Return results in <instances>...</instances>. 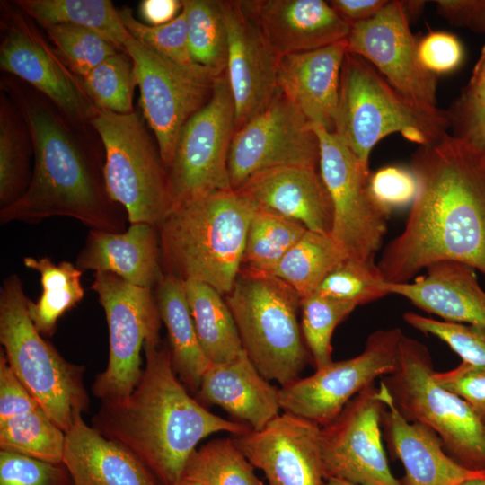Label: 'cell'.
I'll use <instances>...</instances> for the list:
<instances>
[{"instance_id":"obj_1","label":"cell","mask_w":485,"mask_h":485,"mask_svg":"<svg viewBox=\"0 0 485 485\" xmlns=\"http://www.w3.org/2000/svg\"><path fill=\"white\" fill-rule=\"evenodd\" d=\"M410 171L417 193L402 232L376 264L387 283H407L445 260L485 275V154L449 134L420 146Z\"/></svg>"},{"instance_id":"obj_2","label":"cell","mask_w":485,"mask_h":485,"mask_svg":"<svg viewBox=\"0 0 485 485\" xmlns=\"http://www.w3.org/2000/svg\"><path fill=\"white\" fill-rule=\"evenodd\" d=\"M142 376L126 398L102 401L92 427L133 453L161 485H175L190 454L207 436L252 428L210 412L191 397L173 370L169 348L146 342Z\"/></svg>"},{"instance_id":"obj_3","label":"cell","mask_w":485,"mask_h":485,"mask_svg":"<svg viewBox=\"0 0 485 485\" xmlns=\"http://www.w3.org/2000/svg\"><path fill=\"white\" fill-rule=\"evenodd\" d=\"M22 110L34 151V167L24 194L0 209L1 224H36L66 216L90 229L126 231L127 213L109 197L103 168L85 154L65 122L36 101L23 100Z\"/></svg>"},{"instance_id":"obj_4","label":"cell","mask_w":485,"mask_h":485,"mask_svg":"<svg viewBox=\"0 0 485 485\" xmlns=\"http://www.w3.org/2000/svg\"><path fill=\"white\" fill-rule=\"evenodd\" d=\"M255 208L234 190L175 206L158 226L163 273L204 282L221 295L230 293L242 266Z\"/></svg>"},{"instance_id":"obj_5","label":"cell","mask_w":485,"mask_h":485,"mask_svg":"<svg viewBox=\"0 0 485 485\" xmlns=\"http://www.w3.org/2000/svg\"><path fill=\"white\" fill-rule=\"evenodd\" d=\"M449 127L447 110L417 105L366 60L346 53L333 132L365 168L369 169L371 151L386 136L400 133L423 146L437 141Z\"/></svg>"},{"instance_id":"obj_6","label":"cell","mask_w":485,"mask_h":485,"mask_svg":"<svg viewBox=\"0 0 485 485\" xmlns=\"http://www.w3.org/2000/svg\"><path fill=\"white\" fill-rule=\"evenodd\" d=\"M242 348L258 371L280 387L312 360L298 322L301 297L282 279L242 268L225 296Z\"/></svg>"},{"instance_id":"obj_7","label":"cell","mask_w":485,"mask_h":485,"mask_svg":"<svg viewBox=\"0 0 485 485\" xmlns=\"http://www.w3.org/2000/svg\"><path fill=\"white\" fill-rule=\"evenodd\" d=\"M20 278L6 277L0 288V343L13 372L64 432L76 414L87 412L85 367L67 361L37 331Z\"/></svg>"},{"instance_id":"obj_8","label":"cell","mask_w":485,"mask_h":485,"mask_svg":"<svg viewBox=\"0 0 485 485\" xmlns=\"http://www.w3.org/2000/svg\"><path fill=\"white\" fill-rule=\"evenodd\" d=\"M434 372L428 348L402 334L397 369L382 382L408 421L431 428L462 466L485 472V424L463 400L436 383Z\"/></svg>"},{"instance_id":"obj_9","label":"cell","mask_w":485,"mask_h":485,"mask_svg":"<svg viewBox=\"0 0 485 485\" xmlns=\"http://www.w3.org/2000/svg\"><path fill=\"white\" fill-rule=\"evenodd\" d=\"M91 124L105 151L103 176L109 197L125 209L130 224L159 226L173 202L167 170L143 119L137 111L99 110Z\"/></svg>"},{"instance_id":"obj_10","label":"cell","mask_w":485,"mask_h":485,"mask_svg":"<svg viewBox=\"0 0 485 485\" xmlns=\"http://www.w3.org/2000/svg\"><path fill=\"white\" fill-rule=\"evenodd\" d=\"M91 289L97 295L109 331L107 366L92 385L102 401L128 397L143 373L141 351L160 342L161 317L152 288L126 282L110 272H95Z\"/></svg>"},{"instance_id":"obj_11","label":"cell","mask_w":485,"mask_h":485,"mask_svg":"<svg viewBox=\"0 0 485 485\" xmlns=\"http://www.w3.org/2000/svg\"><path fill=\"white\" fill-rule=\"evenodd\" d=\"M235 109L225 72L216 77L208 101L183 126L168 172L173 207L216 191L233 190L229 150Z\"/></svg>"},{"instance_id":"obj_12","label":"cell","mask_w":485,"mask_h":485,"mask_svg":"<svg viewBox=\"0 0 485 485\" xmlns=\"http://www.w3.org/2000/svg\"><path fill=\"white\" fill-rule=\"evenodd\" d=\"M124 48L133 62L143 115L168 170L183 126L208 101L220 75L197 64L185 66L167 59L129 33Z\"/></svg>"},{"instance_id":"obj_13","label":"cell","mask_w":485,"mask_h":485,"mask_svg":"<svg viewBox=\"0 0 485 485\" xmlns=\"http://www.w3.org/2000/svg\"><path fill=\"white\" fill-rule=\"evenodd\" d=\"M312 128L319 141L320 174L333 206L331 236L348 258L374 262L386 232L388 216L370 196L369 169L334 132L315 124Z\"/></svg>"},{"instance_id":"obj_14","label":"cell","mask_w":485,"mask_h":485,"mask_svg":"<svg viewBox=\"0 0 485 485\" xmlns=\"http://www.w3.org/2000/svg\"><path fill=\"white\" fill-rule=\"evenodd\" d=\"M399 328L381 329L366 340L359 355L331 362L307 377L279 387L281 410L323 427L341 412L357 394L376 378L392 374L398 366Z\"/></svg>"},{"instance_id":"obj_15","label":"cell","mask_w":485,"mask_h":485,"mask_svg":"<svg viewBox=\"0 0 485 485\" xmlns=\"http://www.w3.org/2000/svg\"><path fill=\"white\" fill-rule=\"evenodd\" d=\"M319 141L311 122L282 93L234 132L228 170L233 190L253 174L274 167L303 165L317 168Z\"/></svg>"},{"instance_id":"obj_16","label":"cell","mask_w":485,"mask_h":485,"mask_svg":"<svg viewBox=\"0 0 485 485\" xmlns=\"http://www.w3.org/2000/svg\"><path fill=\"white\" fill-rule=\"evenodd\" d=\"M384 403L379 387L370 385L321 427L324 480L357 485H404L392 473L382 444L381 416Z\"/></svg>"},{"instance_id":"obj_17","label":"cell","mask_w":485,"mask_h":485,"mask_svg":"<svg viewBox=\"0 0 485 485\" xmlns=\"http://www.w3.org/2000/svg\"><path fill=\"white\" fill-rule=\"evenodd\" d=\"M347 43L348 52L370 63L408 100L437 108V76L419 61L404 1H389L372 18L352 24Z\"/></svg>"},{"instance_id":"obj_18","label":"cell","mask_w":485,"mask_h":485,"mask_svg":"<svg viewBox=\"0 0 485 485\" xmlns=\"http://www.w3.org/2000/svg\"><path fill=\"white\" fill-rule=\"evenodd\" d=\"M228 40L225 75L235 109V131L272 101L280 57L264 37L246 1H220Z\"/></svg>"},{"instance_id":"obj_19","label":"cell","mask_w":485,"mask_h":485,"mask_svg":"<svg viewBox=\"0 0 485 485\" xmlns=\"http://www.w3.org/2000/svg\"><path fill=\"white\" fill-rule=\"evenodd\" d=\"M268 485H322L321 427L284 412L260 430L232 436Z\"/></svg>"},{"instance_id":"obj_20","label":"cell","mask_w":485,"mask_h":485,"mask_svg":"<svg viewBox=\"0 0 485 485\" xmlns=\"http://www.w3.org/2000/svg\"><path fill=\"white\" fill-rule=\"evenodd\" d=\"M0 48V67L44 93L68 117L91 120L99 109L82 80L66 68L47 42L21 16L14 17Z\"/></svg>"},{"instance_id":"obj_21","label":"cell","mask_w":485,"mask_h":485,"mask_svg":"<svg viewBox=\"0 0 485 485\" xmlns=\"http://www.w3.org/2000/svg\"><path fill=\"white\" fill-rule=\"evenodd\" d=\"M234 190L256 207L296 220L307 230L331 235L333 206L317 168L285 165L267 169Z\"/></svg>"},{"instance_id":"obj_22","label":"cell","mask_w":485,"mask_h":485,"mask_svg":"<svg viewBox=\"0 0 485 485\" xmlns=\"http://www.w3.org/2000/svg\"><path fill=\"white\" fill-rule=\"evenodd\" d=\"M246 4L279 57L347 40L351 30V25L323 0H260Z\"/></svg>"},{"instance_id":"obj_23","label":"cell","mask_w":485,"mask_h":485,"mask_svg":"<svg viewBox=\"0 0 485 485\" xmlns=\"http://www.w3.org/2000/svg\"><path fill=\"white\" fill-rule=\"evenodd\" d=\"M379 391L384 403L381 427L392 456L405 468L404 485H459L471 478L485 477V472L469 470L454 460L431 428L408 421L382 381Z\"/></svg>"},{"instance_id":"obj_24","label":"cell","mask_w":485,"mask_h":485,"mask_svg":"<svg viewBox=\"0 0 485 485\" xmlns=\"http://www.w3.org/2000/svg\"><path fill=\"white\" fill-rule=\"evenodd\" d=\"M347 40L280 57L278 89L315 125L334 130Z\"/></svg>"},{"instance_id":"obj_25","label":"cell","mask_w":485,"mask_h":485,"mask_svg":"<svg viewBox=\"0 0 485 485\" xmlns=\"http://www.w3.org/2000/svg\"><path fill=\"white\" fill-rule=\"evenodd\" d=\"M75 266L82 272H110L153 289L164 274L158 226L134 223L121 233L90 229Z\"/></svg>"},{"instance_id":"obj_26","label":"cell","mask_w":485,"mask_h":485,"mask_svg":"<svg viewBox=\"0 0 485 485\" xmlns=\"http://www.w3.org/2000/svg\"><path fill=\"white\" fill-rule=\"evenodd\" d=\"M278 391L242 350L230 361L211 364L195 398L204 406H219L252 430H260L279 415Z\"/></svg>"},{"instance_id":"obj_27","label":"cell","mask_w":485,"mask_h":485,"mask_svg":"<svg viewBox=\"0 0 485 485\" xmlns=\"http://www.w3.org/2000/svg\"><path fill=\"white\" fill-rule=\"evenodd\" d=\"M386 289L445 322L485 330V292L475 269L467 264L439 261L428 266L427 274L413 282L386 283Z\"/></svg>"},{"instance_id":"obj_28","label":"cell","mask_w":485,"mask_h":485,"mask_svg":"<svg viewBox=\"0 0 485 485\" xmlns=\"http://www.w3.org/2000/svg\"><path fill=\"white\" fill-rule=\"evenodd\" d=\"M63 463L74 485H161L133 453L87 425L81 413L66 433Z\"/></svg>"},{"instance_id":"obj_29","label":"cell","mask_w":485,"mask_h":485,"mask_svg":"<svg viewBox=\"0 0 485 485\" xmlns=\"http://www.w3.org/2000/svg\"><path fill=\"white\" fill-rule=\"evenodd\" d=\"M154 289L160 317L167 331L173 370L184 386L196 394L211 363L200 346L183 281L163 274Z\"/></svg>"},{"instance_id":"obj_30","label":"cell","mask_w":485,"mask_h":485,"mask_svg":"<svg viewBox=\"0 0 485 485\" xmlns=\"http://www.w3.org/2000/svg\"><path fill=\"white\" fill-rule=\"evenodd\" d=\"M202 350L211 364L230 361L242 350L233 314L217 290L198 280L183 281Z\"/></svg>"},{"instance_id":"obj_31","label":"cell","mask_w":485,"mask_h":485,"mask_svg":"<svg viewBox=\"0 0 485 485\" xmlns=\"http://www.w3.org/2000/svg\"><path fill=\"white\" fill-rule=\"evenodd\" d=\"M23 264L39 272L42 286L38 300L28 301L30 318L42 336H52L58 319L75 307L84 296L81 282L83 272L70 261L55 263L48 257H25Z\"/></svg>"},{"instance_id":"obj_32","label":"cell","mask_w":485,"mask_h":485,"mask_svg":"<svg viewBox=\"0 0 485 485\" xmlns=\"http://www.w3.org/2000/svg\"><path fill=\"white\" fill-rule=\"evenodd\" d=\"M16 5L44 29L67 23L88 28L125 52L128 31L110 0H18Z\"/></svg>"},{"instance_id":"obj_33","label":"cell","mask_w":485,"mask_h":485,"mask_svg":"<svg viewBox=\"0 0 485 485\" xmlns=\"http://www.w3.org/2000/svg\"><path fill=\"white\" fill-rule=\"evenodd\" d=\"M347 258L330 234L307 230L270 274L288 284L302 299L313 294Z\"/></svg>"},{"instance_id":"obj_34","label":"cell","mask_w":485,"mask_h":485,"mask_svg":"<svg viewBox=\"0 0 485 485\" xmlns=\"http://www.w3.org/2000/svg\"><path fill=\"white\" fill-rule=\"evenodd\" d=\"M306 231L296 220L256 207L248 226L242 265L270 274Z\"/></svg>"},{"instance_id":"obj_35","label":"cell","mask_w":485,"mask_h":485,"mask_svg":"<svg viewBox=\"0 0 485 485\" xmlns=\"http://www.w3.org/2000/svg\"><path fill=\"white\" fill-rule=\"evenodd\" d=\"M182 477L201 485H265L232 436L212 439L196 449Z\"/></svg>"},{"instance_id":"obj_36","label":"cell","mask_w":485,"mask_h":485,"mask_svg":"<svg viewBox=\"0 0 485 485\" xmlns=\"http://www.w3.org/2000/svg\"><path fill=\"white\" fill-rule=\"evenodd\" d=\"M64 432L41 409L0 422V449L51 463H62Z\"/></svg>"},{"instance_id":"obj_37","label":"cell","mask_w":485,"mask_h":485,"mask_svg":"<svg viewBox=\"0 0 485 485\" xmlns=\"http://www.w3.org/2000/svg\"><path fill=\"white\" fill-rule=\"evenodd\" d=\"M182 2L192 62L222 75L227 66L228 40L220 1Z\"/></svg>"},{"instance_id":"obj_38","label":"cell","mask_w":485,"mask_h":485,"mask_svg":"<svg viewBox=\"0 0 485 485\" xmlns=\"http://www.w3.org/2000/svg\"><path fill=\"white\" fill-rule=\"evenodd\" d=\"M29 143L25 132L7 101L0 110V207L13 204L26 191L30 172Z\"/></svg>"},{"instance_id":"obj_39","label":"cell","mask_w":485,"mask_h":485,"mask_svg":"<svg viewBox=\"0 0 485 485\" xmlns=\"http://www.w3.org/2000/svg\"><path fill=\"white\" fill-rule=\"evenodd\" d=\"M81 80L87 95L99 110L117 114L134 111L137 82L133 62L126 52L109 57Z\"/></svg>"},{"instance_id":"obj_40","label":"cell","mask_w":485,"mask_h":485,"mask_svg":"<svg viewBox=\"0 0 485 485\" xmlns=\"http://www.w3.org/2000/svg\"><path fill=\"white\" fill-rule=\"evenodd\" d=\"M356 307L317 293L301 299V331L315 370L332 362V333Z\"/></svg>"},{"instance_id":"obj_41","label":"cell","mask_w":485,"mask_h":485,"mask_svg":"<svg viewBox=\"0 0 485 485\" xmlns=\"http://www.w3.org/2000/svg\"><path fill=\"white\" fill-rule=\"evenodd\" d=\"M386 283L374 262L347 258L314 293L357 306L389 295Z\"/></svg>"},{"instance_id":"obj_42","label":"cell","mask_w":485,"mask_h":485,"mask_svg":"<svg viewBox=\"0 0 485 485\" xmlns=\"http://www.w3.org/2000/svg\"><path fill=\"white\" fill-rule=\"evenodd\" d=\"M45 30L73 73L80 79L106 58L120 51L110 40L85 27L61 23Z\"/></svg>"},{"instance_id":"obj_43","label":"cell","mask_w":485,"mask_h":485,"mask_svg":"<svg viewBox=\"0 0 485 485\" xmlns=\"http://www.w3.org/2000/svg\"><path fill=\"white\" fill-rule=\"evenodd\" d=\"M119 13L128 33L146 48L177 64H194L189 52L187 21L183 8L173 20L162 25H148L139 22L128 7L119 9Z\"/></svg>"},{"instance_id":"obj_44","label":"cell","mask_w":485,"mask_h":485,"mask_svg":"<svg viewBox=\"0 0 485 485\" xmlns=\"http://www.w3.org/2000/svg\"><path fill=\"white\" fill-rule=\"evenodd\" d=\"M404 321L414 329L431 334L454 351L462 361L485 366V330L469 324L438 321L412 312L403 314Z\"/></svg>"},{"instance_id":"obj_45","label":"cell","mask_w":485,"mask_h":485,"mask_svg":"<svg viewBox=\"0 0 485 485\" xmlns=\"http://www.w3.org/2000/svg\"><path fill=\"white\" fill-rule=\"evenodd\" d=\"M0 485H74V483L63 463H51L1 450Z\"/></svg>"},{"instance_id":"obj_46","label":"cell","mask_w":485,"mask_h":485,"mask_svg":"<svg viewBox=\"0 0 485 485\" xmlns=\"http://www.w3.org/2000/svg\"><path fill=\"white\" fill-rule=\"evenodd\" d=\"M417 188V181L410 169L399 166L381 168L368 179L371 198L387 216L394 209L412 203Z\"/></svg>"},{"instance_id":"obj_47","label":"cell","mask_w":485,"mask_h":485,"mask_svg":"<svg viewBox=\"0 0 485 485\" xmlns=\"http://www.w3.org/2000/svg\"><path fill=\"white\" fill-rule=\"evenodd\" d=\"M436 383L463 400L485 424V366L462 361L446 372H434Z\"/></svg>"},{"instance_id":"obj_48","label":"cell","mask_w":485,"mask_h":485,"mask_svg":"<svg viewBox=\"0 0 485 485\" xmlns=\"http://www.w3.org/2000/svg\"><path fill=\"white\" fill-rule=\"evenodd\" d=\"M418 54L422 66L436 75L454 70L463 57L460 40L445 31H431L423 37L418 42Z\"/></svg>"},{"instance_id":"obj_49","label":"cell","mask_w":485,"mask_h":485,"mask_svg":"<svg viewBox=\"0 0 485 485\" xmlns=\"http://www.w3.org/2000/svg\"><path fill=\"white\" fill-rule=\"evenodd\" d=\"M454 135L485 154V101L464 93L447 110Z\"/></svg>"},{"instance_id":"obj_50","label":"cell","mask_w":485,"mask_h":485,"mask_svg":"<svg viewBox=\"0 0 485 485\" xmlns=\"http://www.w3.org/2000/svg\"><path fill=\"white\" fill-rule=\"evenodd\" d=\"M41 408L0 353V422Z\"/></svg>"},{"instance_id":"obj_51","label":"cell","mask_w":485,"mask_h":485,"mask_svg":"<svg viewBox=\"0 0 485 485\" xmlns=\"http://www.w3.org/2000/svg\"><path fill=\"white\" fill-rule=\"evenodd\" d=\"M438 13L451 23L485 32V0H437Z\"/></svg>"},{"instance_id":"obj_52","label":"cell","mask_w":485,"mask_h":485,"mask_svg":"<svg viewBox=\"0 0 485 485\" xmlns=\"http://www.w3.org/2000/svg\"><path fill=\"white\" fill-rule=\"evenodd\" d=\"M332 8L350 25L368 20L388 3L386 0H332Z\"/></svg>"},{"instance_id":"obj_53","label":"cell","mask_w":485,"mask_h":485,"mask_svg":"<svg viewBox=\"0 0 485 485\" xmlns=\"http://www.w3.org/2000/svg\"><path fill=\"white\" fill-rule=\"evenodd\" d=\"M179 0H143L139 13L148 25H162L173 20L182 10Z\"/></svg>"},{"instance_id":"obj_54","label":"cell","mask_w":485,"mask_h":485,"mask_svg":"<svg viewBox=\"0 0 485 485\" xmlns=\"http://www.w3.org/2000/svg\"><path fill=\"white\" fill-rule=\"evenodd\" d=\"M472 98L485 101V46L476 63L466 92Z\"/></svg>"},{"instance_id":"obj_55","label":"cell","mask_w":485,"mask_h":485,"mask_svg":"<svg viewBox=\"0 0 485 485\" xmlns=\"http://www.w3.org/2000/svg\"><path fill=\"white\" fill-rule=\"evenodd\" d=\"M459 485H485V477H474L463 481Z\"/></svg>"},{"instance_id":"obj_56","label":"cell","mask_w":485,"mask_h":485,"mask_svg":"<svg viewBox=\"0 0 485 485\" xmlns=\"http://www.w3.org/2000/svg\"><path fill=\"white\" fill-rule=\"evenodd\" d=\"M322 485H357V484H353V483L338 480V479L329 478V479L324 480V482Z\"/></svg>"},{"instance_id":"obj_57","label":"cell","mask_w":485,"mask_h":485,"mask_svg":"<svg viewBox=\"0 0 485 485\" xmlns=\"http://www.w3.org/2000/svg\"><path fill=\"white\" fill-rule=\"evenodd\" d=\"M175 485H201L200 483L181 477Z\"/></svg>"}]
</instances>
